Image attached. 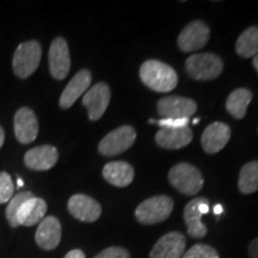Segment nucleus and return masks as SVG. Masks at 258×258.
<instances>
[{
  "mask_svg": "<svg viewBox=\"0 0 258 258\" xmlns=\"http://www.w3.org/2000/svg\"><path fill=\"white\" fill-rule=\"evenodd\" d=\"M140 79L148 89L165 93L178 84V76L172 67L158 60H147L140 67Z\"/></svg>",
  "mask_w": 258,
  "mask_h": 258,
  "instance_id": "nucleus-1",
  "label": "nucleus"
},
{
  "mask_svg": "<svg viewBox=\"0 0 258 258\" xmlns=\"http://www.w3.org/2000/svg\"><path fill=\"white\" fill-rule=\"evenodd\" d=\"M169 180L173 188L186 196H194L203 188V177L199 169L189 163H179L171 167Z\"/></svg>",
  "mask_w": 258,
  "mask_h": 258,
  "instance_id": "nucleus-2",
  "label": "nucleus"
},
{
  "mask_svg": "<svg viewBox=\"0 0 258 258\" xmlns=\"http://www.w3.org/2000/svg\"><path fill=\"white\" fill-rule=\"evenodd\" d=\"M173 209V200L170 196H153L141 202L135 209V218L143 225H154L165 221Z\"/></svg>",
  "mask_w": 258,
  "mask_h": 258,
  "instance_id": "nucleus-3",
  "label": "nucleus"
},
{
  "mask_svg": "<svg viewBox=\"0 0 258 258\" xmlns=\"http://www.w3.org/2000/svg\"><path fill=\"white\" fill-rule=\"evenodd\" d=\"M186 73L199 82L213 80L220 76L224 70L222 60L212 53H200L189 56L185 61Z\"/></svg>",
  "mask_w": 258,
  "mask_h": 258,
  "instance_id": "nucleus-4",
  "label": "nucleus"
},
{
  "mask_svg": "<svg viewBox=\"0 0 258 258\" xmlns=\"http://www.w3.org/2000/svg\"><path fill=\"white\" fill-rule=\"evenodd\" d=\"M42 56L41 44L37 41H27L16 49L12 59L14 72L18 78L27 79L35 73Z\"/></svg>",
  "mask_w": 258,
  "mask_h": 258,
  "instance_id": "nucleus-5",
  "label": "nucleus"
},
{
  "mask_svg": "<svg viewBox=\"0 0 258 258\" xmlns=\"http://www.w3.org/2000/svg\"><path fill=\"white\" fill-rule=\"evenodd\" d=\"M137 132L132 125H121L102 139L98 145V151L106 157L117 156L133 146Z\"/></svg>",
  "mask_w": 258,
  "mask_h": 258,
  "instance_id": "nucleus-6",
  "label": "nucleus"
},
{
  "mask_svg": "<svg viewBox=\"0 0 258 258\" xmlns=\"http://www.w3.org/2000/svg\"><path fill=\"white\" fill-rule=\"evenodd\" d=\"M209 212V201L205 198H196L188 202L185 206L183 218H184L188 234L192 238L206 237L207 234V227L202 222V217Z\"/></svg>",
  "mask_w": 258,
  "mask_h": 258,
  "instance_id": "nucleus-7",
  "label": "nucleus"
},
{
  "mask_svg": "<svg viewBox=\"0 0 258 258\" xmlns=\"http://www.w3.org/2000/svg\"><path fill=\"white\" fill-rule=\"evenodd\" d=\"M211 30L209 27L202 21H194L180 31L178 40L179 49L184 53L201 49L208 43Z\"/></svg>",
  "mask_w": 258,
  "mask_h": 258,
  "instance_id": "nucleus-8",
  "label": "nucleus"
},
{
  "mask_svg": "<svg viewBox=\"0 0 258 258\" xmlns=\"http://www.w3.org/2000/svg\"><path fill=\"white\" fill-rule=\"evenodd\" d=\"M158 114L163 118H190L196 112L195 101L180 96H167L159 99Z\"/></svg>",
  "mask_w": 258,
  "mask_h": 258,
  "instance_id": "nucleus-9",
  "label": "nucleus"
},
{
  "mask_svg": "<svg viewBox=\"0 0 258 258\" xmlns=\"http://www.w3.org/2000/svg\"><path fill=\"white\" fill-rule=\"evenodd\" d=\"M111 98V91L108 84L97 83L83 97V104L88 109L89 118L98 121L104 114Z\"/></svg>",
  "mask_w": 258,
  "mask_h": 258,
  "instance_id": "nucleus-10",
  "label": "nucleus"
},
{
  "mask_svg": "<svg viewBox=\"0 0 258 258\" xmlns=\"http://www.w3.org/2000/svg\"><path fill=\"white\" fill-rule=\"evenodd\" d=\"M49 70L53 78L63 80L71 69V57L69 44L64 38L56 37L51 42L49 48Z\"/></svg>",
  "mask_w": 258,
  "mask_h": 258,
  "instance_id": "nucleus-11",
  "label": "nucleus"
},
{
  "mask_svg": "<svg viewBox=\"0 0 258 258\" xmlns=\"http://www.w3.org/2000/svg\"><path fill=\"white\" fill-rule=\"evenodd\" d=\"M185 237L180 232H169L154 244L151 258H182L185 251Z\"/></svg>",
  "mask_w": 258,
  "mask_h": 258,
  "instance_id": "nucleus-12",
  "label": "nucleus"
},
{
  "mask_svg": "<svg viewBox=\"0 0 258 258\" xmlns=\"http://www.w3.org/2000/svg\"><path fill=\"white\" fill-rule=\"evenodd\" d=\"M67 208L71 215L80 221L93 222L102 214V207L96 200L84 194H76L69 200Z\"/></svg>",
  "mask_w": 258,
  "mask_h": 258,
  "instance_id": "nucleus-13",
  "label": "nucleus"
},
{
  "mask_svg": "<svg viewBox=\"0 0 258 258\" xmlns=\"http://www.w3.org/2000/svg\"><path fill=\"white\" fill-rule=\"evenodd\" d=\"M15 135L21 144H30L38 134V121L35 112L29 108H21L15 115Z\"/></svg>",
  "mask_w": 258,
  "mask_h": 258,
  "instance_id": "nucleus-14",
  "label": "nucleus"
},
{
  "mask_svg": "<svg viewBox=\"0 0 258 258\" xmlns=\"http://www.w3.org/2000/svg\"><path fill=\"white\" fill-rule=\"evenodd\" d=\"M231 138V129L224 122H213L203 132L201 144L205 152L214 154L220 152Z\"/></svg>",
  "mask_w": 258,
  "mask_h": 258,
  "instance_id": "nucleus-15",
  "label": "nucleus"
},
{
  "mask_svg": "<svg viewBox=\"0 0 258 258\" xmlns=\"http://www.w3.org/2000/svg\"><path fill=\"white\" fill-rule=\"evenodd\" d=\"M59 159V152L54 146L43 145L29 150L24 156V164L35 171L50 170Z\"/></svg>",
  "mask_w": 258,
  "mask_h": 258,
  "instance_id": "nucleus-16",
  "label": "nucleus"
},
{
  "mask_svg": "<svg viewBox=\"0 0 258 258\" xmlns=\"http://www.w3.org/2000/svg\"><path fill=\"white\" fill-rule=\"evenodd\" d=\"M35 240L41 249L54 250L61 241V224L55 217H44L36 230Z\"/></svg>",
  "mask_w": 258,
  "mask_h": 258,
  "instance_id": "nucleus-17",
  "label": "nucleus"
},
{
  "mask_svg": "<svg viewBox=\"0 0 258 258\" xmlns=\"http://www.w3.org/2000/svg\"><path fill=\"white\" fill-rule=\"evenodd\" d=\"M92 76L88 70L79 71L76 76L71 79L64 88L62 95L60 96L59 104L62 109H69L76 103L77 99L89 89L91 84Z\"/></svg>",
  "mask_w": 258,
  "mask_h": 258,
  "instance_id": "nucleus-18",
  "label": "nucleus"
},
{
  "mask_svg": "<svg viewBox=\"0 0 258 258\" xmlns=\"http://www.w3.org/2000/svg\"><path fill=\"white\" fill-rule=\"evenodd\" d=\"M192 140V132L188 125L183 128H161L156 134V143L166 150H179Z\"/></svg>",
  "mask_w": 258,
  "mask_h": 258,
  "instance_id": "nucleus-19",
  "label": "nucleus"
},
{
  "mask_svg": "<svg viewBox=\"0 0 258 258\" xmlns=\"http://www.w3.org/2000/svg\"><path fill=\"white\" fill-rule=\"evenodd\" d=\"M103 177L109 184L124 188L134 179V169L125 161H111L103 167Z\"/></svg>",
  "mask_w": 258,
  "mask_h": 258,
  "instance_id": "nucleus-20",
  "label": "nucleus"
},
{
  "mask_svg": "<svg viewBox=\"0 0 258 258\" xmlns=\"http://www.w3.org/2000/svg\"><path fill=\"white\" fill-rule=\"evenodd\" d=\"M47 213V203L43 199L31 198L22 205L17 214L18 225L31 227L40 224Z\"/></svg>",
  "mask_w": 258,
  "mask_h": 258,
  "instance_id": "nucleus-21",
  "label": "nucleus"
},
{
  "mask_svg": "<svg viewBox=\"0 0 258 258\" xmlns=\"http://www.w3.org/2000/svg\"><path fill=\"white\" fill-rule=\"evenodd\" d=\"M252 93L247 89H237L232 91L226 101V109L237 120H241L246 115L247 106H249Z\"/></svg>",
  "mask_w": 258,
  "mask_h": 258,
  "instance_id": "nucleus-22",
  "label": "nucleus"
},
{
  "mask_svg": "<svg viewBox=\"0 0 258 258\" xmlns=\"http://www.w3.org/2000/svg\"><path fill=\"white\" fill-rule=\"evenodd\" d=\"M237 54L241 57H252L258 54V27H250L240 34L235 43Z\"/></svg>",
  "mask_w": 258,
  "mask_h": 258,
  "instance_id": "nucleus-23",
  "label": "nucleus"
},
{
  "mask_svg": "<svg viewBox=\"0 0 258 258\" xmlns=\"http://www.w3.org/2000/svg\"><path fill=\"white\" fill-rule=\"evenodd\" d=\"M238 188L243 194H252L258 190V160L250 161L241 167Z\"/></svg>",
  "mask_w": 258,
  "mask_h": 258,
  "instance_id": "nucleus-24",
  "label": "nucleus"
},
{
  "mask_svg": "<svg viewBox=\"0 0 258 258\" xmlns=\"http://www.w3.org/2000/svg\"><path fill=\"white\" fill-rule=\"evenodd\" d=\"M34 198V194L30 191H21L17 195H15L14 198L9 201L8 207H6V219H8L9 224L11 227H18V221H17V214L21 209L22 205L27 201V200Z\"/></svg>",
  "mask_w": 258,
  "mask_h": 258,
  "instance_id": "nucleus-25",
  "label": "nucleus"
},
{
  "mask_svg": "<svg viewBox=\"0 0 258 258\" xmlns=\"http://www.w3.org/2000/svg\"><path fill=\"white\" fill-rule=\"evenodd\" d=\"M182 258H220L218 251L206 244H195L183 254Z\"/></svg>",
  "mask_w": 258,
  "mask_h": 258,
  "instance_id": "nucleus-26",
  "label": "nucleus"
},
{
  "mask_svg": "<svg viewBox=\"0 0 258 258\" xmlns=\"http://www.w3.org/2000/svg\"><path fill=\"white\" fill-rule=\"evenodd\" d=\"M15 185L8 172H0V205L14 198Z\"/></svg>",
  "mask_w": 258,
  "mask_h": 258,
  "instance_id": "nucleus-27",
  "label": "nucleus"
},
{
  "mask_svg": "<svg viewBox=\"0 0 258 258\" xmlns=\"http://www.w3.org/2000/svg\"><path fill=\"white\" fill-rule=\"evenodd\" d=\"M93 258H131V253L123 247L110 246L101 251L96 257Z\"/></svg>",
  "mask_w": 258,
  "mask_h": 258,
  "instance_id": "nucleus-28",
  "label": "nucleus"
},
{
  "mask_svg": "<svg viewBox=\"0 0 258 258\" xmlns=\"http://www.w3.org/2000/svg\"><path fill=\"white\" fill-rule=\"evenodd\" d=\"M190 118H161L158 124L161 128H183L186 127Z\"/></svg>",
  "mask_w": 258,
  "mask_h": 258,
  "instance_id": "nucleus-29",
  "label": "nucleus"
},
{
  "mask_svg": "<svg viewBox=\"0 0 258 258\" xmlns=\"http://www.w3.org/2000/svg\"><path fill=\"white\" fill-rule=\"evenodd\" d=\"M249 254L251 258H258V238L252 240L249 245Z\"/></svg>",
  "mask_w": 258,
  "mask_h": 258,
  "instance_id": "nucleus-30",
  "label": "nucleus"
},
{
  "mask_svg": "<svg viewBox=\"0 0 258 258\" xmlns=\"http://www.w3.org/2000/svg\"><path fill=\"white\" fill-rule=\"evenodd\" d=\"M63 258H86V257H85V253H84L82 250L74 249V250H71L70 252H67L66 256Z\"/></svg>",
  "mask_w": 258,
  "mask_h": 258,
  "instance_id": "nucleus-31",
  "label": "nucleus"
},
{
  "mask_svg": "<svg viewBox=\"0 0 258 258\" xmlns=\"http://www.w3.org/2000/svg\"><path fill=\"white\" fill-rule=\"evenodd\" d=\"M5 141V133H4V129L0 127V148H2L3 145H4Z\"/></svg>",
  "mask_w": 258,
  "mask_h": 258,
  "instance_id": "nucleus-32",
  "label": "nucleus"
},
{
  "mask_svg": "<svg viewBox=\"0 0 258 258\" xmlns=\"http://www.w3.org/2000/svg\"><path fill=\"white\" fill-rule=\"evenodd\" d=\"M222 212H224V209H222V207H221L220 205L215 206V208H214V213H215V214H221Z\"/></svg>",
  "mask_w": 258,
  "mask_h": 258,
  "instance_id": "nucleus-33",
  "label": "nucleus"
},
{
  "mask_svg": "<svg viewBox=\"0 0 258 258\" xmlns=\"http://www.w3.org/2000/svg\"><path fill=\"white\" fill-rule=\"evenodd\" d=\"M252 64H253V67L254 69H256V71H257V73H258V54L256 56H253V60H252Z\"/></svg>",
  "mask_w": 258,
  "mask_h": 258,
  "instance_id": "nucleus-34",
  "label": "nucleus"
},
{
  "mask_svg": "<svg viewBox=\"0 0 258 258\" xmlns=\"http://www.w3.org/2000/svg\"><path fill=\"white\" fill-rule=\"evenodd\" d=\"M17 183H18V185H19V186H23V180H22L21 178H18Z\"/></svg>",
  "mask_w": 258,
  "mask_h": 258,
  "instance_id": "nucleus-35",
  "label": "nucleus"
},
{
  "mask_svg": "<svg viewBox=\"0 0 258 258\" xmlns=\"http://www.w3.org/2000/svg\"><path fill=\"white\" fill-rule=\"evenodd\" d=\"M199 120H200V118H194V121H192V122H194V123L196 124V123H199Z\"/></svg>",
  "mask_w": 258,
  "mask_h": 258,
  "instance_id": "nucleus-36",
  "label": "nucleus"
},
{
  "mask_svg": "<svg viewBox=\"0 0 258 258\" xmlns=\"http://www.w3.org/2000/svg\"><path fill=\"white\" fill-rule=\"evenodd\" d=\"M150 123H156V121H154L153 118H151V120H150Z\"/></svg>",
  "mask_w": 258,
  "mask_h": 258,
  "instance_id": "nucleus-37",
  "label": "nucleus"
}]
</instances>
